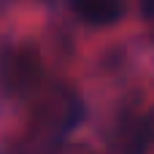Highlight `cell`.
Listing matches in <instances>:
<instances>
[{
  "mask_svg": "<svg viewBox=\"0 0 154 154\" xmlns=\"http://www.w3.org/2000/svg\"><path fill=\"white\" fill-rule=\"evenodd\" d=\"M41 79V60L32 46H16L5 51L0 62V87L8 95H27Z\"/></svg>",
  "mask_w": 154,
  "mask_h": 154,
  "instance_id": "1",
  "label": "cell"
},
{
  "mask_svg": "<svg viewBox=\"0 0 154 154\" xmlns=\"http://www.w3.org/2000/svg\"><path fill=\"white\" fill-rule=\"evenodd\" d=\"M70 8L87 24H114L125 14V0H70Z\"/></svg>",
  "mask_w": 154,
  "mask_h": 154,
  "instance_id": "2",
  "label": "cell"
}]
</instances>
